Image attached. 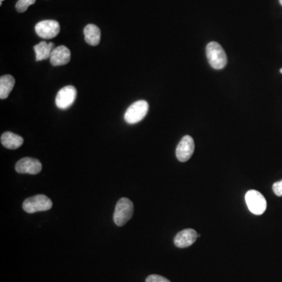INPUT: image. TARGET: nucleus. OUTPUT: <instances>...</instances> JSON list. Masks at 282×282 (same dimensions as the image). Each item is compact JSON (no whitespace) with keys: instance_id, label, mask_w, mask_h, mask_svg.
<instances>
[{"instance_id":"nucleus-1","label":"nucleus","mask_w":282,"mask_h":282,"mask_svg":"<svg viewBox=\"0 0 282 282\" xmlns=\"http://www.w3.org/2000/svg\"><path fill=\"white\" fill-rule=\"evenodd\" d=\"M206 56L210 66L214 69H223L227 63L225 51L217 42H211L206 46Z\"/></svg>"},{"instance_id":"nucleus-2","label":"nucleus","mask_w":282,"mask_h":282,"mask_svg":"<svg viewBox=\"0 0 282 282\" xmlns=\"http://www.w3.org/2000/svg\"><path fill=\"white\" fill-rule=\"evenodd\" d=\"M134 206L131 201L126 198L119 199L114 213V222L119 227H123L132 218Z\"/></svg>"},{"instance_id":"nucleus-3","label":"nucleus","mask_w":282,"mask_h":282,"mask_svg":"<svg viewBox=\"0 0 282 282\" xmlns=\"http://www.w3.org/2000/svg\"><path fill=\"white\" fill-rule=\"evenodd\" d=\"M53 206L50 198L44 195H38L25 199L23 203V210L28 213L47 211Z\"/></svg>"},{"instance_id":"nucleus-4","label":"nucleus","mask_w":282,"mask_h":282,"mask_svg":"<svg viewBox=\"0 0 282 282\" xmlns=\"http://www.w3.org/2000/svg\"><path fill=\"white\" fill-rule=\"evenodd\" d=\"M148 109L149 105L146 101H138L133 103L126 110L124 116L125 121L129 124H136L144 119L148 112Z\"/></svg>"},{"instance_id":"nucleus-5","label":"nucleus","mask_w":282,"mask_h":282,"mask_svg":"<svg viewBox=\"0 0 282 282\" xmlns=\"http://www.w3.org/2000/svg\"><path fill=\"white\" fill-rule=\"evenodd\" d=\"M245 202L248 210L253 214L262 215L266 210V201L264 196L256 190H250L245 195Z\"/></svg>"},{"instance_id":"nucleus-6","label":"nucleus","mask_w":282,"mask_h":282,"mask_svg":"<svg viewBox=\"0 0 282 282\" xmlns=\"http://www.w3.org/2000/svg\"><path fill=\"white\" fill-rule=\"evenodd\" d=\"M36 34L45 39L56 37L60 31V24L53 20H46L39 22L35 28Z\"/></svg>"},{"instance_id":"nucleus-7","label":"nucleus","mask_w":282,"mask_h":282,"mask_svg":"<svg viewBox=\"0 0 282 282\" xmlns=\"http://www.w3.org/2000/svg\"><path fill=\"white\" fill-rule=\"evenodd\" d=\"M77 90L73 85L63 87L56 97V105L58 109L62 110L68 109L75 102Z\"/></svg>"},{"instance_id":"nucleus-8","label":"nucleus","mask_w":282,"mask_h":282,"mask_svg":"<svg viewBox=\"0 0 282 282\" xmlns=\"http://www.w3.org/2000/svg\"><path fill=\"white\" fill-rule=\"evenodd\" d=\"M195 151V142L190 136H185L178 144L176 155L179 162H185L190 159Z\"/></svg>"},{"instance_id":"nucleus-9","label":"nucleus","mask_w":282,"mask_h":282,"mask_svg":"<svg viewBox=\"0 0 282 282\" xmlns=\"http://www.w3.org/2000/svg\"><path fill=\"white\" fill-rule=\"evenodd\" d=\"M41 162L36 158H22L17 162L15 165L16 171L19 173H28L31 175H36L42 171Z\"/></svg>"},{"instance_id":"nucleus-10","label":"nucleus","mask_w":282,"mask_h":282,"mask_svg":"<svg viewBox=\"0 0 282 282\" xmlns=\"http://www.w3.org/2000/svg\"><path fill=\"white\" fill-rule=\"evenodd\" d=\"M199 234L193 229L179 231L174 238V244L179 248H187L196 242Z\"/></svg>"},{"instance_id":"nucleus-11","label":"nucleus","mask_w":282,"mask_h":282,"mask_svg":"<svg viewBox=\"0 0 282 282\" xmlns=\"http://www.w3.org/2000/svg\"><path fill=\"white\" fill-rule=\"evenodd\" d=\"M50 59L52 65H64L68 64L71 60V52L66 46H57L52 51Z\"/></svg>"},{"instance_id":"nucleus-12","label":"nucleus","mask_w":282,"mask_h":282,"mask_svg":"<svg viewBox=\"0 0 282 282\" xmlns=\"http://www.w3.org/2000/svg\"><path fill=\"white\" fill-rule=\"evenodd\" d=\"M1 143L8 149L16 150L23 144L24 139L11 132H6L1 136Z\"/></svg>"},{"instance_id":"nucleus-13","label":"nucleus","mask_w":282,"mask_h":282,"mask_svg":"<svg viewBox=\"0 0 282 282\" xmlns=\"http://www.w3.org/2000/svg\"><path fill=\"white\" fill-rule=\"evenodd\" d=\"M85 40L90 46H98L101 42V29L97 25L89 24L84 29Z\"/></svg>"},{"instance_id":"nucleus-14","label":"nucleus","mask_w":282,"mask_h":282,"mask_svg":"<svg viewBox=\"0 0 282 282\" xmlns=\"http://www.w3.org/2000/svg\"><path fill=\"white\" fill-rule=\"evenodd\" d=\"M54 43H46V42H40L39 44L34 46L35 52H36V61L46 60L50 58L52 51L54 50Z\"/></svg>"},{"instance_id":"nucleus-15","label":"nucleus","mask_w":282,"mask_h":282,"mask_svg":"<svg viewBox=\"0 0 282 282\" xmlns=\"http://www.w3.org/2000/svg\"><path fill=\"white\" fill-rule=\"evenodd\" d=\"M15 85V79L12 75H3L0 78V98L6 99L9 96Z\"/></svg>"},{"instance_id":"nucleus-16","label":"nucleus","mask_w":282,"mask_h":282,"mask_svg":"<svg viewBox=\"0 0 282 282\" xmlns=\"http://www.w3.org/2000/svg\"><path fill=\"white\" fill-rule=\"evenodd\" d=\"M36 0H18L16 4V10L19 13H24L30 6L33 5Z\"/></svg>"},{"instance_id":"nucleus-17","label":"nucleus","mask_w":282,"mask_h":282,"mask_svg":"<svg viewBox=\"0 0 282 282\" xmlns=\"http://www.w3.org/2000/svg\"><path fill=\"white\" fill-rule=\"evenodd\" d=\"M146 282H170V280L160 275L152 274L147 277Z\"/></svg>"},{"instance_id":"nucleus-18","label":"nucleus","mask_w":282,"mask_h":282,"mask_svg":"<svg viewBox=\"0 0 282 282\" xmlns=\"http://www.w3.org/2000/svg\"><path fill=\"white\" fill-rule=\"evenodd\" d=\"M273 191L276 196L282 197V180L277 181L273 183Z\"/></svg>"},{"instance_id":"nucleus-19","label":"nucleus","mask_w":282,"mask_h":282,"mask_svg":"<svg viewBox=\"0 0 282 282\" xmlns=\"http://www.w3.org/2000/svg\"><path fill=\"white\" fill-rule=\"evenodd\" d=\"M4 0H0V5H2L3 2H4Z\"/></svg>"},{"instance_id":"nucleus-20","label":"nucleus","mask_w":282,"mask_h":282,"mask_svg":"<svg viewBox=\"0 0 282 282\" xmlns=\"http://www.w3.org/2000/svg\"><path fill=\"white\" fill-rule=\"evenodd\" d=\"M279 2H280V5L282 6V0H279Z\"/></svg>"},{"instance_id":"nucleus-21","label":"nucleus","mask_w":282,"mask_h":282,"mask_svg":"<svg viewBox=\"0 0 282 282\" xmlns=\"http://www.w3.org/2000/svg\"><path fill=\"white\" fill-rule=\"evenodd\" d=\"M280 72L281 73V74H282V68H280Z\"/></svg>"}]
</instances>
